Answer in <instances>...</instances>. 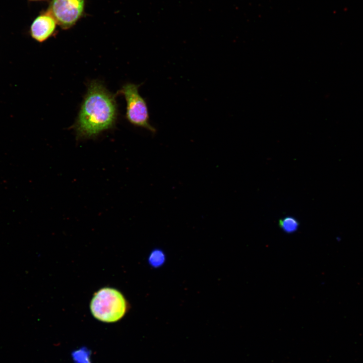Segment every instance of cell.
Instances as JSON below:
<instances>
[{"label": "cell", "instance_id": "obj_3", "mask_svg": "<svg viewBox=\"0 0 363 363\" xmlns=\"http://www.w3.org/2000/svg\"><path fill=\"white\" fill-rule=\"evenodd\" d=\"M140 86V84L127 83L122 86L117 94L123 95L126 99V118L128 121L135 126L155 133L156 129L149 122L146 101L139 92Z\"/></svg>", "mask_w": 363, "mask_h": 363}, {"label": "cell", "instance_id": "obj_4", "mask_svg": "<svg viewBox=\"0 0 363 363\" xmlns=\"http://www.w3.org/2000/svg\"><path fill=\"white\" fill-rule=\"evenodd\" d=\"M85 0H51L48 10L63 29L75 25L84 13Z\"/></svg>", "mask_w": 363, "mask_h": 363}, {"label": "cell", "instance_id": "obj_5", "mask_svg": "<svg viewBox=\"0 0 363 363\" xmlns=\"http://www.w3.org/2000/svg\"><path fill=\"white\" fill-rule=\"evenodd\" d=\"M56 25L54 17L46 11L36 17L31 24V36L39 42L45 41L54 34Z\"/></svg>", "mask_w": 363, "mask_h": 363}, {"label": "cell", "instance_id": "obj_7", "mask_svg": "<svg viewBox=\"0 0 363 363\" xmlns=\"http://www.w3.org/2000/svg\"><path fill=\"white\" fill-rule=\"evenodd\" d=\"M279 225L286 233H292L298 229L299 222L295 218L287 216L279 220Z\"/></svg>", "mask_w": 363, "mask_h": 363}, {"label": "cell", "instance_id": "obj_1", "mask_svg": "<svg viewBox=\"0 0 363 363\" xmlns=\"http://www.w3.org/2000/svg\"><path fill=\"white\" fill-rule=\"evenodd\" d=\"M117 116L115 96L101 82L91 81L74 126L77 137L94 138L113 128Z\"/></svg>", "mask_w": 363, "mask_h": 363}, {"label": "cell", "instance_id": "obj_8", "mask_svg": "<svg viewBox=\"0 0 363 363\" xmlns=\"http://www.w3.org/2000/svg\"><path fill=\"white\" fill-rule=\"evenodd\" d=\"M32 1H41V0H32Z\"/></svg>", "mask_w": 363, "mask_h": 363}, {"label": "cell", "instance_id": "obj_2", "mask_svg": "<svg viewBox=\"0 0 363 363\" xmlns=\"http://www.w3.org/2000/svg\"><path fill=\"white\" fill-rule=\"evenodd\" d=\"M129 309L124 295L117 290L103 288L93 296L90 310L97 320L106 323L115 322L122 319Z\"/></svg>", "mask_w": 363, "mask_h": 363}, {"label": "cell", "instance_id": "obj_6", "mask_svg": "<svg viewBox=\"0 0 363 363\" xmlns=\"http://www.w3.org/2000/svg\"><path fill=\"white\" fill-rule=\"evenodd\" d=\"M166 261L165 253L161 249L153 250L149 254L148 262L149 266L153 268H158L162 266Z\"/></svg>", "mask_w": 363, "mask_h": 363}]
</instances>
